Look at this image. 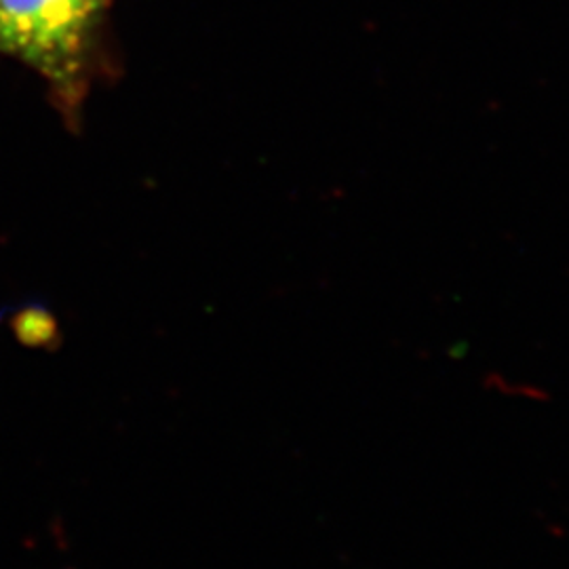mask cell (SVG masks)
<instances>
[{"mask_svg":"<svg viewBox=\"0 0 569 569\" xmlns=\"http://www.w3.org/2000/svg\"><path fill=\"white\" fill-rule=\"evenodd\" d=\"M108 0H0V51L72 84Z\"/></svg>","mask_w":569,"mask_h":569,"instance_id":"cell-1","label":"cell"},{"mask_svg":"<svg viewBox=\"0 0 569 569\" xmlns=\"http://www.w3.org/2000/svg\"><path fill=\"white\" fill-rule=\"evenodd\" d=\"M13 331L21 345L30 348H53L58 345L56 321L42 310H26L13 321Z\"/></svg>","mask_w":569,"mask_h":569,"instance_id":"cell-2","label":"cell"}]
</instances>
